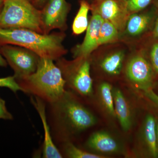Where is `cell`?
Instances as JSON below:
<instances>
[{"label": "cell", "mask_w": 158, "mask_h": 158, "mask_svg": "<svg viewBox=\"0 0 158 158\" xmlns=\"http://www.w3.org/2000/svg\"><path fill=\"white\" fill-rule=\"evenodd\" d=\"M65 36L62 31L44 34L28 29L0 28V47L18 46L33 51L40 58L56 61L67 53L63 45Z\"/></svg>", "instance_id": "obj_1"}, {"label": "cell", "mask_w": 158, "mask_h": 158, "mask_svg": "<svg viewBox=\"0 0 158 158\" xmlns=\"http://www.w3.org/2000/svg\"><path fill=\"white\" fill-rule=\"evenodd\" d=\"M150 61L155 74H158V43L154 44L152 48Z\"/></svg>", "instance_id": "obj_24"}, {"label": "cell", "mask_w": 158, "mask_h": 158, "mask_svg": "<svg viewBox=\"0 0 158 158\" xmlns=\"http://www.w3.org/2000/svg\"><path fill=\"white\" fill-rule=\"evenodd\" d=\"M128 13H137L146 8L152 0H123Z\"/></svg>", "instance_id": "obj_21"}, {"label": "cell", "mask_w": 158, "mask_h": 158, "mask_svg": "<svg viewBox=\"0 0 158 158\" xmlns=\"http://www.w3.org/2000/svg\"><path fill=\"white\" fill-rule=\"evenodd\" d=\"M29 1H30V2H31L32 3H34V0H29Z\"/></svg>", "instance_id": "obj_32"}, {"label": "cell", "mask_w": 158, "mask_h": 158, "mask_svg": "<svg viewBox=\"0 0 158 158\" xmlns=\"http://www.w3.org/2000/svg\"><path fill=\"white\" fill-rule=\"evenodd\" d=\"M70 5L65 0H49L41 11V23L44 34H50L58 29L64 32L67 30V18Z\"/></svg>", "instance_id": "obj_9"}, {"label": "cell", "mask_w": 158, "mask_h": 158, "mask_svg": "<svg viewBox=\"0 0 158 158\" xmlns=\"http://www.w3.org/2000/svg\"><path fill=\"white\" fill-rule=\"evenodd\" d=\"M51 105L58 130L65 137L85 131L98 123L96 116L71 91L65 90Z\"/></svg>", "instance_id": "obj_2"}, {"label": "cell", "mask_w": 158, "mask_h": 158, "mask_svg": "<svg viewBox=\"0 0 158 158\" xmlns=\"http://www.w3.org/2000/svg\"><path fill=\"white\" fill-rule=\"evenodd\" d=\"M146 100L150 106L152 107L151 110L158 115V95L152 89L147 91H137Z\"/></svg>", "instance_id": "obj_22"}, {"label": "cell", "mask_w": 158, "mask_h": 158, "mask_svg": "<svg viewBox=\"0 0 158 158\" xmlns=\"http://www.w3.org/2000/svg\"><path fill=\"white\" fill-rule=\"evenodd\" d=\"M32 104L37 110L42 121L44 131V141L43 148L42 156L45 158H62V155L53 141L50 131L45 112L44 101L37 96H31Z\"/></svg>", "instance_id": "obj_16"}, {"label": "cell", "mask_w": 158, "mask_h": 158, "mask_svg": "<svg viewBox=\"0 0 158 158\" xmlns=\"http://www.w3.org/2000/svg\"><path fill=\"white\" fill-rule=\"evenodd\" d=\"M153 16V14L151 13L139 14L137 12L130 15L123 31L130 37H136L141 35L149 27Z\"/></svg>", "instance_id": "obj_17"}, {"label": "cell", "mask_w": 158, "mask_h": 158, "mask_svg": "<svg viewBox=\"0 0 158 158\" xmlns=\"http://www.w3.org/2000/svg\"><path fill=\"white\" fill-rule=\"evenodd\" d=\"M85 146L94 153L105 156L111 155H127L124 144L113 134L106 131H97L91 134Z\"/></svg>", "instance_id": "obj_10"}, {"label": "cell", "mask_w": 158, "mask_h": 158, "mask_svg": "<svg viewBox=\"0 0 158 158\" xmlns=\"http://www.w3.org/2000/svg\"><path fill=\"white\" fill-rule=\"evenodd\" d=\"M156 130L157 140V143L158 145V115L156 114Z\"/></svg>", "instance_id": "obj_29"}, {"label": "cell", "mask_w": 158, "mask_h": 158, "mask_svg": "<svg viewBox=\"0 0 158 158\" xmlns=\"http://www.w3.org/2000/svg\"><path fill=\"white\" fill-rule=\"evenodd\" d=\"M155 113L149 111L141 122L137 135L134 153L138 156L158 158Z\"/></svg>", "instance_id": "obj_8"}, {"label": "cell", "mask_w": 158, "mask_h": 158, "mask_svg": "<svg viewBox=\"0 0 158 158\" xmlns=\"http://www.w3.org/2000/svg\"><path fill=\"white\" fill-rule=\"evenodd\" d=\"M23 92L37 96L50 104L57 101L65 92V82L53 60L40 58L36 71L17 81Z\"/></svg>", "instance_id": "obj_3"}, {"label": "cell", "mask_w": 158, "mask_h": 158, "mask_svg": "<svg viewBox=\"0 0 158 158\" xmlns=\"http://www.w3.org/2000/svg\"><path fill=\"white\" fill-rule=\"evenodd\" d=\"M4 0H0V13L2 12L4 6Z\"/></svg>", "instance_id": "obj_30"}, {"label": "cell", "mask_w": 158, "mask_h": 158, "mask_svg": "<svg viewBox=\"0 0 158 158\" xmlns=\"http://www.w3.org/2000/svg\"><path fill=\"white\" fill-rule=\"evenodd\" d=\"M8 63L0 52V67H6Z\"/></svg>", "instance_id": "obj_27"}, {"label": "cell", "mask_w": 158, "mask_h": 158, "mask_svg": "<svg viewBox=\"0 0 158 158\" xmlns=\"http://www.w3.org/2000/svg\"><path fill=\"white\" fill-rule=\"evenodd\" d=\"M0 118L6 120L13 119V116L6 108V102L0 97Z\"/></svg>", "instance_id": "obj_25"}, {"label": "cell", "mask_w": 158, "mask_h": 158, "mask_svg": "<svg viewBox=\"0 0 158 158\" xmlns=\"http://www.w3.org/2000/svg\"><path fill=\"white\" fill-rule=\"evenodd\" d=\"M90 9L112 23L119 32L124 31L130 15L123 0H97Z\"/></svg>", "instance_id": "obj_11"}, {"label": "cell", "mask_w": 158, "mask_h": 158, "mask_svg": "<svg viewBox=\"0 0 158 158\" xmlns=\"http://www.w3.org/2000/svg\"><path fill=\"white\" fill-rule=\"evenodd\" d=\"M113 94L117 121L123 132L129 133L132 129L135 120L132 105L118 87H113Z\"/></svg>", "instance_id": "obj_13"}, {"label": "cell", "mask_w": 158, "mask_h": 158, "mask_svg": "<svg viewBox=\"0 0 158 158\" xmlns=\"http://www.w3.org/2000/svg\"><path fill=\"white\" fill-rule=\"evenodd\" d=\"M0 52L13 69L16 81L34 73L40 58L33 51L18 46H2Z\"/></svg>", "instance_id": "obj_6"}, {"label": "cell", "mask_w": 158, "mask_h": 158, "mask_svg": "<svg viewBox=\"0 0 158 158\" xmlns=\"http://www.w3.org/2000/svg\"><path fill=\"white\" fill-rule=\"evenodd\" d=\"M64 152L67 157L70 158H106L90 152L87 151L77 147L71 142H67L64 147Z\"/></svg>", "instance_id": "obj_20"}, {"label": "cell", "mask_w": 158, "mask_h": 158, "mask_svg": "<svg viewBox=\"0 0 158 158\" xmlns=\"http://www.w3.org/2000/svg\"><path fill=\"white\" fill-rule=\"evenodd\" d=\"M90 8V5L86 1H81L80 9L72 25L73 32L75 35L82 34L88 28L89 24L88 14Z\"/></svg>", "instance_id": "obj_18"}, {"label": "cell", "mask_w": 158, "mask_h": 158, "mask_svg": "<svg viewBox=\"0 0 158 158\" xmlns=\"http://www.w3.org/2000/svg\"><path fill=\"white\" fill-rule=\"evenodd\" d=\"M125 52L118 50L111 52L96 61L91 62L105 77L113 80L121 74L123 69Z\"/></svg>", "instance_id": "obj_15"}, {"label": "cell", "mask_w": 158, "mask_h": 158, "mask_svg": "<svg viewBox=\"0 0 158 158\" xmlns=\"http://www.w3.org/2000/svg\"><path fill=\"white\" fill-rule=\"evenodd\" d=\"M56 65L61 71L65 85L75 94L91 101L94 88L90 74V56L74 58L72 61L62 57L56 60Z\"/></svg>", "instance_id": "obj_5"}, {"label": "cell", "mask_w": 158, "mask_h": 158, "mask_svg": "<svg viewBox=\"0 0 158 158\" xmlns=\"http://www.w3.org/2000/svg\"><path fill=\"white\" fill-rule=\"evenodd\" d=\"M47 1V0H34V3L38 7L41 8L45 5Z\"/></svg>", "instance_id": "obj_26"}, {"label": "cell", "mask_w": 158, "mask_h": 158, "mask_svg": "<svg viewBox=\"0 0 158 158\" xmlns=\"http://www.w3.org/2000/svg\"><path fill=\"white\" fill-rule=\"evenodd\" d=\"M119 32L112 23L103 19L99 34L98 46L116 41L118 39Z\"/></svg>", "instance_id": "obj_19"}, {"label": "cell", "mask_w": 158, "mask_h": 158, "mask_svg": "<svg viewBox=\"0 0 158 158\" xmlns=\"http://www.w3.org/2000/svg\"><path fill=\"white\" fill-rule=\"evenodd\" d=\"M92 12V17L83 42L73 49L74 58L90 56L92 52L98 47L99 34L103 19L96 12Z\"/></svg>", "instance_id": "obj_12"}, {"label": "cell", "mask_w": 158, "mask_h": 158, "mask_svg": "<svg viewBox=\"0 0 158 158\" xmlns=\"http://www.w3.org/2000/svg\"><path fill=\"white\" fill-rule=\"evenodd\" d=\"M0 87L9 88L15 93L18 91H23L14 76L0 78Z\"/></svg>", "instance_id": "obj_23"}, {"label": "cell", "mask_w": 158, "mask_h": 158, "mask_svg": "<svg viewBox=\"0 0 158 158\" xmlns=\"http://www.w3.org/2000/svg\"><path fill=\"white\" fill-rule=\"evenodd\" d=\"M41 11L29 0H4L0 28L25 29L44 34Z\"/></svg>", "instance_id": "obj_4"}, {"label": "cell", "mask_w": 158, "mask_h": 158, "mask_svg": "<svg viewBox=\"0 0 158 158\" xmlns=\"http://www.w3.org/2000/svg\"><path fill=\"white\" fill-rule=\"evenodd\" d=\"M153 35L155 38H158V17L153 31Z\"/></svg>", "instance_id": "obj_28"}, {"label": "cell", "mask_w": 158, "mask_h": 158, "mask_svg": "<svg viewBox=\"0 0 158 158\" xmlns=\"http://www.w3.org/2000/svg\"><path fill=\"white\" fill-rule=\"evenodd\" d=\"M125 74L129 84L137 91L150 90L155 85V74L151 64L141 55L134 56L128 61Z\"/></svg>", "instance_id": "obj_7"}, {"label": "cell", "mask_w": 158, "mask_h": 158, "mask_svg": "<svg viewBox=\"0 0 158 158\" xmlns=\"http://www.w3.org/2000/svg\"><path fill=\"white\" fill-rule=\"evenodd\" d=\"M153 90L155 92V93L156 94H157L158 95V86H157L156 88H153Z\"/></svg>", "instance_id": "obj_31"}, {"label": "cell", "mask_w": 158, "mask_h": 158, "mask_svg": "<svg viewBox=\"0 0 158 158\" xmlns=\"http://www.w3.org/2000/svg\"><path fill=\"white\" fill-rule=\"evenodd\" d=\"M113 86L110 82L102 81L94 88L91 101L96 105L102 115L111 123L116 121L113 94Z\"/></svg>", "instance_id": "obj_14"}]
</instances>
